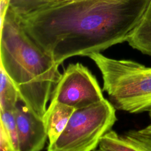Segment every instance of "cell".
<instances>
[{
	"instance_id": "1",
	"label": "cell",
	"mask_w": 151,
	"mask_h": 151,
	"mask_svg": "<svg viewBox=\"0 0 151 151\" xmlns=\"http://www.w3.org/2000/svg\"><path fill=\"white\" fill-rule=\"evenodd\" d=\"M149 0H51L19 15L31 38L59 65L126 41Z\"/></svg>"
},
{
	"instance_id": "2",
	"label": "cell",
	"mask_w": 151,
	"mask_h": 151,
	"mask_svg": "<svg viewBox=\"0 0 151 151\" xmlns=\"http://www.w3.org/2000/svg\"><path fill=\"white\" fill-rule=\"evenodd\" d=\"M58 65L27 34L9 6L1 23V66L21 100L41 118L61 76Z\"/></svg>"
},
{
	"instance_id": "3",
	"label": "cell",
	"mask_w": 151,
	"mask_h": 151,
	"mask_svg": "<svg viewBox=\"0 0 151 151\" xmlns=\"http://www.w3.org/2000/svg\"><path fill=\"white\" fill-rule=\"evenodd\" d=\"M99 68L103 90L116 109L130 113L151 110V67L130 60H116L99 52L88 54Z\"/></svg>"
},
{
	"instance_id": "4",
	"label": "cell",
	"mask_w": 151,
	"mask_h": 151,
	"mask_svg": "<svg viewBox=\"0 0 151 151\" xmlns=\"http://www.w3.org/2000/svg\"><path fill=\"white\" fill-rule=\"evenodd\" d=\"M117 121L116 109L104 99L87 107L76 109L64 130L48 151H90L99 146L101 137Z\"/></svg>"
},
{
	"instance_id": "5",
	"label": "cell",
	"mask_w": 151,
	"mask_h": 151,
	"mask_svg": "<svg viewBox=\"0 0 151 151\" xmlns=\"http://www.w3.org/2000/svg\"><path fill=\"white\" fill-rule=\"evenodd\" d=\"M104 97L96 77L81 63L70 64L52 93L50 102L56 101L82 109L96 103Z\"/></svg>"
},
{
	"instance_id": "6",
	"label": "cell",
	"mask_w": 151,
	"mask_h": 151,
	"mask_svg": "<svg viewBox=\"0 0 151 151\" xmlns=\"http://www.w3.org/2000/svg\"><path fill=\"white\" fill-rule=\"evenodd\" d=\"M14 113L18 130L19 151L42 150L48 137L42 119L27 106L21 97Z\"/></svg>"
},
{
	"instance_id": "7",
	"label": "cell",
	"mask_w": 151,
	"mask_h": 151,
	"mask_svg": "<svg viewBox=\"0 0 151 151\" xmlns=\"http://www.w3.org/2000/svg\"><path fill=\"white\" fill-rule=\"evenodd\" d=\"M99 146L104 151H151V136L139 130H130L122 135L110 130L101 137Z\"/></svg>"
},
{
	"instance_id": "8",
	"label": "cell",
	"mask_w": 151,
	"mask_h": 151,
	"mask_svg": "<svg viewBox=\"0 0 151 151\" xmlns=\"http://www.w3.org/2000/svg\"><path fill=\"white\" fill-rule=\"evenodd\" d=\"M75 110L61 103L50 102L42 117L49 140L48 145H52L58 139Z\"/></svg>"
},
{
	"instance_id": "9",
	"label": "cell",
	"mask_w": 151,
	"mask_h": 151,
	"mask_svg": "<svg viewBox=\"0 0 151 151\" xmlns=\"http://www.w3.org/2000/svg\"><path fill=\"white\" fill-rule=\"evenodd\" d=\"M126 41L133 48L151 56V0L139 22L131 31Z\"/></svg>"
},
{
	"instance_id": "10",
	"label": "cell",
	"mask_w": 151,
	"mask_h": 151,
	"mask_svg": "<svg viewBox=\"0 0 151 151\" xmlns=\"http://www.w3.org/2000/svg\"><path fill=\"white\" fill-rule=\"evenodd\" d=\"M0 110L1 111H14L20 99L19 93L1 66H0Z\"/></svg>"
},
{
	"instance_id": "11",
	"label": "cell",
	"mask_w": 151,
	"mask_h": 151,
	"mask_svg": "<svg viewBox=\"0 0 151 151\" xmlns=\"http://www.w3.org/2000/svg\"><path fill=\"white\" fill-rule=\"evenodd\" d=\"M1 127L7 134L14 151H19L18 135L16 120L14 111L1 110Z\"/></svg>"
},
{
	"instance_id": "12",
	"label": "cell",
	"mask_w": 151,
	"mask_h": 151,
	"mask_svg": "<svg viewBox=\"0 0 151 151\" xmlns=\"http://www.w3.org/2000/svg\"><path fill=\"white\" fill-rule=\"evenodd\" d=\"M49 0H11L10 7L19 15L32 12Z\"/></svg>"
},
{
	"instance_id": "13",
	"label": "cell",
	"mask_w": 151,
	"mask_h": 151,
	"mask_svg": "<svg viewBox=\"0 0 151 151\" xmlns=\"http://www.w3.org/2000/svg\"><path fill=\"white\" fill-rule=\"evenodd\" d=\"M11 0H0V19L1 23L3 21L5 14L9 8Z\"/></svg>"
},
{
	"instance_id": "14",
	"label": "cell",
	"mask_w": 151,
	"mask_h": 151,
	"mask_svg": "<svg viewBox=\"0 0 151 151\" xmlns=\"http://www.w3.org/2000/svg\"><path fill=\"white\" fill-rule=\"evenodd\" d=\"M148 112H149V116L150 119V123L145 128L140 129L139 130L140 131V132H142L143 134L151 136V110H150Z\"/></svg>"
},
{
	"instance_id": "15",
	"label": "cell",
	"mask_w": 151,
	"mask_h": 151,
	"mask_svg": "<svg viewBox=\"0 0 151 151\" xmlns=\"http://www.w3.org/2000/svg\"><path fill=\"white\" fill-rule=\"evenodd\" d=\"M51 1V0H49V1Z\"/></svg>"
}]
</instances>
